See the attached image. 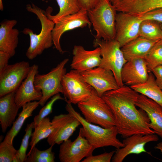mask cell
Returning <instances> with one entry per match:
<instances>
[{
    "label": "cell",
    "mask_w": 162,
    "mask_h": 162,
    "mask_svg": "<svg viewBox=\"0 0 162 162\" xmlns=\"http://www.w3.org/2000/svg\"><path fill=\"white\" fill-rule=\"evenodd\" d=\"M138 92L127 86L104 93L102 98L110 108L118 134L125 138L135 134H155L146 113L136 107Z\"/></svg>",
    "instance_id": "6da1fadb"
},
{
    "label": "cell",
    "mask_w": 162,
    "mask_h": 162,
    "mask_svg": "<svg viewBox=\"0 0 162 162\" xmlns=\"http://www.w3.org/2000/svg\"><path fill=\"white\" fill-rule=\"evenodd\" d=\"M66 102V110L72 114L80 121L82 127L80 128L79 132L94 149L109 146L116 148L124 146L122 142L117 137L118 133L116 126L109 128H105L89 123L74 110L71 103L67 101Z\"/></svg>",
    "instance_id": "7a4b0ae2"
},
{
    "label": "cell",
    "mask_w": 162,
    "mask_h": 162,
    "mask_svg": "<svg viewBox=\"0 0 162 162\" xmlns=\"http://www.w3.org/2000/svg\"><path fill=\"white\" fill-rule=\"evenodd\" d=\"M27 10L35 14L39 20L41 29L38 34L34 33L31 29L25 28L22 32L28 35L30 37L29 46L26 53L27 58L32 60L37 56L41 55L46 49L51 47L53 44L52 32L55 23L47 16L46 11L32 3L26 6Z\"/></svg>",
    "instance_id": "3957f363"
},
{
    "label": "cell",
    "mask_w": 162,
    "mask_h": 162,
    "mask_svg": "<svg viewBox=\"0 0 162 162\" xmlns=\"http://www.w3.org/2000/svg\"><path fill=\"white\" fill-rule=\"evenodd\" d=\"M116 10L109 0H101L87 10L88 16L96 34L95 39L115 40Z\"/></svg>",
    "instance_id": "277c9868"
},
{
    "label": "cell",
    "mask_w": 162,
    "mask_h": 162,
    "mask_svg": "<svg viewBox=\"0 0 162 162\" xmlns=\"http://www.w3.org/2000/svg\"><path fill=\"white\" fill-rule=\"evenodd\" d=\"M77 105L87 122L105 128L116 126L110 108L95 90L88 98Z\"/></svg>",
    "instance_id": "5b68a950"
},
{
    "label": "cell",
    "mask_w": 162,
    "mask_h": 162,
    "mask_svg": "<svg viewBox=\"0 0 162 162\" xmlns=\"http://www.w3.org/2000/svg\"><path fill=\"white\" fill-rule=\"evenodd\" d=\"M94 46L100 49L101 59L99 66L111 70L119 87L124 85L121 78V72L128 61L125 58L118 43L115 40L95 39Z\"/></svg>",
    "instance_id": "8992f818"
},
{
    "label": "cell",
    "mask_w": 162,
    "mask_h": 162,
    "mask_svg": "<svg viewBox=\"0 0 162 162\" xmlns=\"http://www.w3.org/2000/svg\"><path fill=\"white\" fill-rule=\"evenodd\" d=\"M68 61V58L64 59L46 74H38L36 75L34 84L35 88L42 92V98L39 101L41 106H44L52 97L59 93H62V81L63 76L66 73L64 67Z\"/></svg>",
    "instance_id": "52a82bcc"
},
{
    "label": "cell",
    "mask_w": 162,
    "mask_h": 162,
    "mask_svg": "<svg viewBox=\"0 0 162 162\" xmlns=\"http://www.w3.org/2000/svg\"><path fill=\"white\" fill-rule=\"evenodd\" d=\"M62 85L65 100L74 104L87 99L95 90L85 81L80 72L73 69L63 76Z\"/></svg>",
    "instance_id": "ba28073f"
},
{
    "label": "cell",
    "mask_w": 162,
    "mask_h": 162,
    "mask_svg": "<svg viewBox=\"0 0 162 162\" xmlns=\"http://www.w3.org/2000/svg\"><path fill=\"white\" fill-rule=\"evenodd\" d=\"M31 66L22 61L8 64L0 71V97L15 92L29 73Z\"/></svg>",
    "instance_id": "9c48e42d"
},
{
    "label": "cell",
    "mask_w": 162,
    "mask_h": 162,
    "mask_svg": "<svg viewBox=\"0 0 162 162\" xmlns=\"http://www.w3.org/2000/svg\"><path fill=\"white\" fill-rule=\"evenodd\" d=\"M52 32L53 41L55 48L61 53L64 52L61 48L60 38L63 33L74 29L83 28L92 25L88 15L87 10L81 9L77 13L64 17L54 22Z\"/></svg>",
    "instance_id": "30bf717a"
},
{
    "label": "cell",
    "mask_w": 162,
    "mask_h": 162,
    "mask_svg": "<svg viewBox=\"0 0 162 162\" xmlns=\"http://www.w3.org/2000/svg\"><path fill=\"white\" fill-rule=\"evenodd\" d=\"M94 149L86 138L79 132L75 140L68 139L61 144L58 158L61 162H79L92 155Z\"/></svg>",
    "instance_id": "8fae6325"
},
{
    "label": "cell",
    "mask_w": 162,
    "mask_h": 162,
    "mask_svg": "<svg viewBox=\"0 0 162 162\" xmlns=\"http://www.w3.org/2000/svg\"><path fill=\"white\" fill-rule=\"evenodd\" d=\"M51 124L53 130L47 138V142L50 146L60 144L69 139L81 124L77 119L69 112L55 116Z\"/></svg>",
    "instance_id": "7c38bea8"
},
{
    "label": "cell",
    "mask_w": 162,
    "mask_h": 162,
    "mask_svg": "<svg viewBox=\"0 0 162 162\" xmlns=\"http://www.w3.org/2000/svg\"><path fill=\"white\" fill-rule=\"evenodd\" d=\"M142 21L139 16L128 13L116 14L115 39L121 48L139 36L140 26Z\"/></svg>",
    "instance_id": "4fadbf2b"
},
{
    "label": "cell",
    "mask_w": 162,
    "mask_h": 162,
    "mask_svg": "<svg viewBox=\"0 0 162 162\" xmlns=\"http://www.w3.org/2000/svg\"><path fill=\"white\" fill-rule=\"evenodd\" d=\"M83 78L102 97L107 92L119 88L112 72L98 66L80 73Z\"/></svg>",
    "instance_id": "5bb4252c"
},
{
    "label": "cell",
    "mask_w": 162,
    "mask_h": 162,
    "mask_svg": "<svg viewBox=\"0 0 162 162\" xmlns=\"http://www.w3.org/2000/svg\"><path fill=\"white\" fill-rule=\"evenodd\" d=\"M159 137L155 134L142 135L135 134L124 138L122 141L124 146L116 148L113 156L112 162H122L128 155L139 154L143 152L151 154L145 149V145L148 142L158 141Z\"/></svg>",
    "instance_id": "9a60e30c"
},
{
    "label": "cell",
    "mask_w": 162,
    "mask_h": 162,
    "mask_svg": "<svg viewBox=\"0 0 162 162\" xmlns=\"http://www.w3.org/2000/svg\"><path fill=\"white\" fill-rule=\"evenodd\" d=\"M70 64L72 69L81 73L99 66L101 56L100 49L97 47L92 50H87L80 45H75Z\"/></svg>",
    "instance_id": "2e32d148"
},
{
    "label": "cell",
    "mask_w": 162,
    "mask_h": 162,
    "mask_svg": "<svg viewBox=\"0 0 162 162\" xmlns=\"http://www.w3.org/2000/svg\"><path fill=\"white\" fill-rule=\"evenodd\" d=\"M38 66L34 64L31 66L28 75L15 92L14 99L20 108L32 101H39L42 97L41 91L35 87L34 82L36 75L38 74Z\"/></svg>",
    "instance_id": "e0dca14e"
},
{
    "label": "cell",
    "mask_w": 162,
    "mask_h": 162,
    "mask_svg": "<svg viewBox=\"0 0 162 162\" xmlns=\"http://www.w3.org/2000/svg\"><path fill=\"white\" fill-rule=\"evenodd\" d=\"M149 72L145 59H133L128 61L123 66L122 80L127 86L142 83L147 80Z\"/></svg>",
    "instance_id": "ac0fdd59"
},
{
    "label": "cell",
    "mask_w": 162,
    "mask_h": 162,
    "mask_svg": "<svg viewBox=\"0 0 162 162\" xmlns=\"http://www.w3.org/2000/svg\"><path fill=\"white\" fill-rule=\"evenodd\" d=\"M135 105L146 113L150 120L149 128L162 139V107L141 94H139Z\"/></svg>",
    "instance_id": "d6986e66"
},
{
    "label": "cell",
    "mask_w": 162,
    "mask_h": 162,
    "mask_svg": "<svg viewBox=\"0 0 162 162\" xmlns=\"http://www.w3.org/2000/svg\"><path fill=\"white\" fill-rule=\"evenodd\" d=\"M17 23L15 20H7L0 23V51L14 55L18 43L19 30L13 27Z\"/></svg>",
    "instance_id": "ffe728a7"
},
{
    "label": "cell",
    "mask_w": 162,
    "mask_h": 162,
    "mask_svg": "<svg viewBox=\"0 0 162 162\" xmlns=\"http://www.w3.org/2000/svg\"><path fill=\"white\" fill-rule=\"evenodd\" d=\"M15 94L13 92L0 98V123L4 133L15 121L20 108L15 102Z\"/></svg>",
    "instance_id": "44dd1931"
},
{
    "label": "cell",
    "mask_w": 162,
    "mask_h": 162,
    "mask_svg": "<svg viewBox=\"0 0 162 162\" xmlns=\"http://www.w3.org/2000/svg\"><path fill=\"white\" fill-rule=\"evenodd\" d=\"M159 40H152L139 36L121 49L127 61L136 58L145 59L152 47Z\"/></svg>",
    "instance_id": "7402d4cb"
},
{
    "label": "cell",
    "mask_w": 162,
    "mask_h": 162,
    "mask_svg": "<svg viewBox=\"0 0 162 162\" xmlns=\"http://www.w3.org/2000/svg\"><path fill=\"white\" fill-rule=\"evenodd\" d=\"M39 105V101H34L27 103L22 107V111L13 122L11 128L7 133L3 141L13 145L14 139L20 130L25 121L33 115V111Z\"/></svg>",
    "instance_id": "603a6c76"
},
{
    "label": "cell",
    "mask_w": 162,
    "mask_h": 162,
    "mask_svg": "<svg viewBox=\"0 0 162 162\" xmlns=\"http://www.w3.org/2000/svg\"><path fill=\"white\" fill-rule=\"evenodd\" d=\"M130 87L138 93L154 100L162 107V90L157 85L155 76L152 72L149 73L144 82L131 86Z\"/></svg>",
    "instance_id": "cb8c5ba5"
},
{
    "label": "cell",
    "mask_w": 162,
    "mask_h": 162,
    "mask_svg": "<svg viewBox=\"0 0 162 162\" xmlns=\"http://www.w3.org/2000/svg\"><path fill=\"white\" fill-rule=\"evenodd\" d=\"M59 8L58 12L55 15L51 13L52 8L49 6L46 12L47 17L54 22L66 16L76 13L81 9L78 0H56Z\"/></svg>",
    "instance_id": "d4e9b609"
},
{
    "label": "cell",
    "mask_w": 162,
    "mask_h": 162,
    "mask_svg": "<svg viewBox=\"0 0 162 162\" xmlns=\"http://www.w3.org/2000/svg\"><path fill=\"white\" fill-rule=\"evenodd\" d=\"M139 35L152 40L162 39L160 22L151 20H142L140 26Z\"/></svg>",
    "instance_id": "484cf974"
},
{
    "label": "cell",
    "mask_w": 162,
    "mask_h": 162,
    "mask_svg": "<svg viewBox=\"0 0 162 162\" xmlns=\"http://www.w3.org/2000/svg\"><path fill=\"white\" fill-rule=\"evenodd\" d=\"M34 129L29 143L31 146L30 150L40 140L47 138L53 130L51 121L49 118L47 117L43 119Z\"/></svg>",
    "instance_id": "4316f807"
},
{
    "label": "cell",
    "mask_w": 162,
    "mask_h": 162,
    "mask_svg": "<svg viewBox=\"0 0 162 162\" xmlns=\"http://www.w3.org/2000/svg\"><path fill=\"white\" fill-rule=\"evenodd\" d=\"M53 146L45 150H40L35 146L30 150L25 162H54L55 153L52 151Z\"/></svg>",
    "instance_id": "83f0119b"
},
{
    "label": "cell",
    "mask_w": 162,
    "mask_h": 162,
    "mask_svg": "<svg viewBox=\"0 0 162 162\" xmlns=\"http://www.w3.org/2000/svg\"><path fill=\"white\" fill-rule=\"evenodd\" d=\"M145 60L149 72L156 67L162 65V39L152 47Z\"/></svg>",
    "instance_id": "f1b7e54d"
},
{
    "label": "cell",
    "mask_w": 162,
    "mask_h": 162,
    "mask_svg": "<svg viewBox=\"0 0 162 162\" xmlns=\"http://www.w3.org/2000/svg\"><path fill=\"white\" fill-rule=\"evenodd\" d=\"M0 162H19L17 150L11 145L3 141L0 144Z\"/></svg>",
    "instance_id": "f546056e"
},
{
    "label": "cell",
    "mask_w": 162,
    "mask_h": 162,
    "mask_svg": "<svg viewBox=\"0 0 162 162\" xmlns=\"http://www.w3.org/2000/svg\"><path fill=\"white\" fill-rule=\"evenodd\" d=\"M33 128H34V126L32 122L28 124L25 129V134L22 140L20 148L17 150V157L19 162H25L27 158L26 152L29 145V140Z\"/></svg>",
    "instance_id": "4dcf8cb0"
},
{
    "label": "cell",
    "mask_w": 162,
    "mask_h": 162,
    "mask_svg": "<svg viewBox=\"0 0 162 162\" xmlns=\"http://www.w3.org/2000/svg\"><path fill=\"white\" fill-rule=\"evenodd\" d=\"M58 100H65V99L64 98L62 97L60 94L58 93L53 96L46 105L43 106L38 114L34 117L33 122L34 128L43 119L52 112L53 105L56 101Z\"/></svg>",
    "instance_id": "1f68e13d"
},
{
    "label": "cell",
    "mask_w": 162,
    "mask_h": 162,
    "mask_svg": "<svg viewBox=\"0 0 162 162\" xmlns=\"http://www.w3.org/2000/svg\"><path fill=\"white\" fill-rule=\"evenodd\" d=\"M115 152V151H112L110 152H105L98 155H92L86 158L81 162H110Z\"/></svg>",
    "instance_id": "d6a6232c"
},
{
    "label": "cell",
    "mask_w": 162,
    "mask_h": 162,
    "mask_svg": "<svg viewBox=\"0 0 162 162\" xmlns=\"http://www.w3.org/2000/svg\"><path fill=\"white\" fill-rule=\"evenodd\" d=\"M139 16L142 20H151L162 22V8L154 9Z\"/></svg>",
    "instance_id": "836d02e7"
},
{
    "label": "cell",
    "mask_w": 162,
    "mask_h": 162,
    "mask_svg": "<svg viewBox=\"0 0 162 162\" xmlns=\"http://www.w3.org/2000/svg\"><path fill=\"white\" fill-rule=\"evenodd\" d=\"M81 9L87 10L94 8L101 0H78Z\"/></svg>",
    "instance_id": "e575fe53"
},
{
    "label": "cell",
    "mask_w": 162,
    "mask_h": 162,
    "mask_svg": "<svg viewBox=\"0 0 162 162\" xmlns=\"http://www.w3.org/2000/svg\"><path fill=\"white\" fill-rule=\"evenodd\" d=\"M151 72L155 76L157 85L162 90V65L155 68Z\"/></svg>",
    "instance_id": "d590c367"
},
{
    "label": "cell",
    "mask_w": 162,
    "mask_h": 162,
    "mask_svg": "<svg viewBox=\"0 0 162 162\" xmlns=\"http://www.w3.org/2000/svg\"><path fill=\"white\" fill-rule=\"evenodd\" d=\"M10 57L8 53L0 51V71L8 64V60Z\"/></svg>",
    "instance_id": "8d00e7d4"
},
{
    "label": "cell",
    "mask_w": 162,
    "mask_h": 162,
    "mask_svg": "<svg viewBox=\"0 0 162 162\" xmlns=\"http://www.w3.org/2000/svg\"><path fill=\"white\" fill-rule=\"evenodd\" d=\"M154 148L155 149H158L161 152H162V142H159L155 146Z\"/></svg>",
    "instance_id": "74e56055"
},
{
    "label": "cell",
    "mask_w": 162,
    "mask_h": 162,
    "mask_svg": "<svg viewBox=\"0 0 162 162\" xmlns=\"http://www.w3.org/2000/svg\"><path fill=\"white\" fill-rule=\"evenodd\" d=\"M3 8L2 0H0V9L1 11H2L3 10Z\"/></svg>",
    "instance_id": "f35d334b"
},
{
    "label": "cell",
    "mask_w": 162,
    "mask_h": 162,
    "mask_svg": "<svg viewBox=\"0 0 162 162\" xmlns=\"http://www.w3.org/2000/svg\"><path fill=\"white\" fill-rule=\"evenodd\" d=\"M159 7L160 8H162V0L159 1Z\"/></svg>",
    "instance_id": "ab89813d"
},
{
    "label": "cell",
    "mask_w": 162,
    "mask_h": 162,
    "mask_svg": "<svg viewBox=\"0 0 162 162\" xmlns=\"http://www.w3.org/2000/svg\"><path fill=\"white\" fill-rule=\"evenodd\" d=\"M160 28L162 30V22H160Z\"/></svg>",
    "instance_id": "60d3db41"
}]
</instances>
